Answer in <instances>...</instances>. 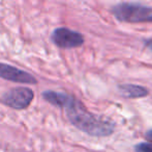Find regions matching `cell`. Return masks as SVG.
<instances>
[{
  "label": "cell",
  "mask_w": 152,
  "mask_h": 152,
  "mask_svg": "<svg viewBox=\"0 0 152 152\" xmlns=\"http://www.w3.org/2000/svg\"><path fill=\"white\" fill-rule=\"evenodd\" d=\"M69 122L81 131L93 136H107L112 134L114 126L102 118L96 117L75 98L68 108H65Z\"/></svg>",
  "instance_id": "obj_1"
},
{
  "label": "cell",
  "mask_w": 152,
  "mask_h": 152,
  "mask_svg": "<svg viewBox=\"0 0 152 152\" xmlns=\"http://www.w3.org/2000/svg\"><path fill=\"white\" fill-rule=\"evenodd\" d=\"M112 13L115 18L121 22H152V7L144 4L123 2L113 6Z\"/></svg>",
  "instance_id": "obj_2"
},
{
  "label": "cell",
  "mask_w": 152,
  "mask_h": 152,
  "mask_svg": "<svg viewBox=\"0 0 152 152\" xmlns=\"http://www.w3.org/2000/svg\"><path fill=\"white\" fill-rule=\"evenodd\" d=\"M34 98V93L31 89L25 87H17L4 93L0 98V102L14 110H25Z\"/></svg>",
  "instance_id": "obj_3"
},
{
  "label": "cell",
  "mask_w": 152,
  "mask_h": 152,
  "mask_svg": "<svg viewBox=\"0 0 152 152\" xmlns=\"http://www.w3.org/2000/svg\"><path fill=\"white\" fill-rule=\"evenodd\" d=\"M51 40L57 47L63 49L78 48L84 44V38L80 33L65 27L55 29L52 33Z\"/></svg>",
  "instance_id": "obj_4"
},
{
  "label": "cell",
  "mask_w": 152,
  "mask_h": 152,
  "mask_svg": "<svg viewBox=\"0 0 152 152\" xmlns=\"http://www.w3.org/2000/svg\"><path fill=\"white\" fill-rule=\"evenodd\" d=\"M0 78L14 81V82L27 83V85L37 83L36 78L30 73L4 63H0Z\"/></svg>",
  "instance_id": "obj_5"
},
{
  "label": "cell",
  "mask_w": 152,
  "mask_h": 152,
  "mask_svg": "<svg viewBox=\"0 0 152 152\" xmlns=\"http://www.w3.org/2000/svg\"><path fill=\"white\" fill-rule=\"evenodd\" d=\"M42 98L47 102L51 103L52 105L57 106V108H64L72 104V102L75 100V97L70 96L69 94L63 93V92H55V91H45L42 94Z\"/></svg>",
  "instance_id": "obj_6"
},
{
  "label": "cell",
  "mask_w": 152,
  "mask_h": 152,
  "mask_svg": "<svg viewBox=\"0 0 152 152\" xmlns=\"http://www.w3.org/2000/svg\"><path fill=\"white\" fill-rule=\"evenodd\" d=\"M118 91L124 98H143L149 94L148 90L144 87L132 83H122L118 85Z\"/></svg>",
  "instance_id": "obj_7"
},
{
  "label": "cell",
  "mask_w": 152,
  "mask_h": 152,
  "mask_svg": "<svg viewBox=\"0 0 152 152\" xmlns=\"http://www.w3.org/2000/svg\"><path fill=\"white\" fill-rule=\"evenodd\" d=\"M134 150L136 152H152V143H140V144L136 145Z\"/></svg>",
  "instance_id": "obj_8"
},
{
  "label": "cell",
  "mask_w": 152,
  "mask_h": 152,
  "mask_svg": "<svg viewBox=\"0 0 152 152\" xmlns=\"http://www.w3.org/2000/svg\"><path fill=\"white\" fill-rule=\"evenodd\" d=\"M144 44L150 51H152V39H147L144 41Z\"/></svg>",
  "instance_id": "obj_9"
},
{
  "label": "cell",
  "mask_w": 152,
  "mask_h": 152,
  "mask_svg": "<svg viewBox=\"0 0 152 152\" xmlns=\"http://www.w3.org/2000/svg\"><path fill=\"white\" fill-rule=\"evenodd\" d=\"M146 139L148 141H150V142H152V129H150V130H148V131L146 132Z\"/></svg>",
  "instance_id": "obj_10"
}]
</instances>
